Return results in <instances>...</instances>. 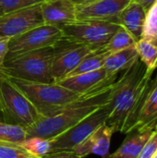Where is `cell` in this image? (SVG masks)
<instances>
[{
  "mask_svg": "<svg viewBox=\"0 0 157 158\" xmlns=\"http://www.w3.org/2000/svg\"><path fill=\"white\" fill-rule=\"evenodd\" d=\"M153 74L139 57L131 67L120 72L114 82L107 104L106 123L113 126L116 132L128 134L133 131Z\"/></svg>",
  "mask_w": 157,
  "mask_h": 158,
  "instance_id": "cell-1",
  "label": "cell"
},
{
  "mask_svg": "<svg viewBox=\"0 0 157 158\" xmlns=\"http://www.w3.org/2000/svg\"><path fill=\"white\" fill-rule=\"evenodd\" d=\"M114 82L82 94L53 116L40 118L32 125L26 128L27 138L52 139L75 126L94 111L108 104Z\"/></svg>",
  "mask_w": 157,
  "mask_h": 158,
  "instance_id": "cell-2",
  "label": "cell"
},
{
  "mask_svg": "<svg viewBox=\"0 0 157 158\" xmlns=\"http://www.w3.org/2000/svg\"><path fill=\"white\" fill-rule=\"evenodd\" d=\"M7 77L33 106L41 118L50 117L58 113L68 104L82 95L56 82H35Z\"/></svg>",
  "mask_w": 157,
  "mask_h": 158,
  "instance_id": "cell-3",
  "label": "cell"
},
{
  "mask_svg": "<svg viewBox=\"0 0 157 158\" xmlns=\"http://www.w3.org/2000/svg\"><path fill=\"white\" fill-rule=\"evenodd\" d=\"M53 57L54 47H44L6 59L0 68V71L12 78L35 82L54 83L55 81L51 75Z\"/></svg>",
  "mask_w": 157,
  "mask_h": 158,
  "instance_id": "cell-4",
  "label": "cell"
},
{
  "mask_svg": "<svg viewBox=\"0 0 157 158\" xmlns=\"http://www.w3.org/2000/svg\"><path fill=\"white\" fill-rule=\"evenodd\" d=\"M0 112L4 122L24 128L30 127L41 118L23 94L1 71Z\"/></svg>",
  "mask_w": 157,
  "mask_h": 158,
  "instance_id": "cell-5",
  "label": "cell"
},
{
  "mask_svg": "<svg viewBox=\"0 0 157 158\" xmlns=\"http://www.w3.org/2000/svg\"><path fill=\"white\" fill-rule=\"evenodd\" d=\"M119 26L111 21L76 20L64 25L61 30L64 38L97 50L105 46Z\"/></svg>",
  "mask_w": 157,
  "mask_h": 158,
  "instance_id": "cell-6",
  "label": "cell"
},
{
  "mask_svg": "<svg viewBox=\"0 0 157 158\" xmlns=\"http://www.w3.org/2000/svg\"><path fill=\"white\" fill-rule=\"evenodd\" d=\"M108 114L109 108L108 106L105 105L68 131L52 138L49 155L71 153L73 149L85 140L93 131L102 124L106 123Z\"/></svg>",
  "mask_w": 157,
  "mask_h": 158,
  "instance_id": "cell-7",
  "label": "cell"
},
{
  "mask_svg": "<svg viewBox=\"0 0 157 158\" xmlns=\"http://www.w3.org/2000/svg\"><path fill=\"white\" fill-rule=\"evenodd\" d=\"M62 38V30L57 27L47 24L37 26L9 39L8 52L6 60L28 52L53 46Z\"/></svg>",
  "mask_w": 157,
  "mask_h": 158,
  "instance_id": "cell-8",
  "label": "cell"
},
{
  "mask_svg": "<svg viewBox=\"0 0 157 158\" xmlns=\"http://www.w3.org/2000/svg\"><path fill=\"white\" fill-rule=\"evenodd\" d=\"M54 57L51 65V75L55 82L67 77L86 56L93 51L87 45L62 38L54 45Z\"/></svg>",
  "mask_w": 157,
  "mask_h": 158,
  "instance_id": "cell-9",
  "label": "cell"
},
{
  "mask_svg": "<svg viewBox=\"0 0 157 158\" xmlns=\"http://www.w3.org/2000/svg\"><path fill=\"white\" fill-rule=\"evenodd\" d=\"M41 5L3 14L0 17V37L12 38L44 24Z\"/></svg>",
  "mask_w": 157,
  "mask_h": 158,
  "instance_id": "cell-10",
  "label": "cell"
},
{
  "mask_svg": "<svg viewBox=\"0 0 157 158\" xmlns=\"http://www.w3.org/2000/svg\"><path fill=\"white\" fill-rule=\"evenodd\" d=\"M131 0H96L76 7L77 20H103L118 24V14Z\"/></svg>",
  "mask_w": 157,
  "mask_h": 158,
  "instance_id": "cell-11",
  "label": "cell"
},
{
  "mask_svg": "<svg viewBox=\"0 0 157 158\" xmlns=\"http://www.w3.org/2000/svg\"><path fill=\"white\" fill-rule=\"evenodd\" d=\"M115 132L116 130L113 126L104 123L77 145L71 154L78 158H84L90 155L106 158L109 156L111 138Z\"/></svg>",
  "mask_w": 157,
  "mask_h": 158,
  "instance_id": "cell-12",
  "label": "cell"
},
{
  "mask_svg": "<svg viewBox=\"0 0 157 158\" xmlns=\"http://www.w3.org/2000/svg\"><path fill=\"white\" fill-rule=\"evenodd\" d=\"M119 74L120 73L109 75L106 70L102 68L94 71L66 77L56 83L79 94H84L101 86L114 82L118 78Z\"/></svg>",
  "mask_w": 157,
  "mask_h": 158,
  "instance_id": "cell-13",
  "label": "cell"
},
{
  "mask_svg": "<svg viewBox=\"0 0 157 158\" xmlns=\"http://www.w3.org/2000/svg\"><path fill=\"white\" fill-rule=\"evenodd\" d=\"M76 7L71 0H46L41 5L43 22L61 29L77 20Z\"/></svg>",
  "mask_w": 157,
  "mask_h": 158,
  "instance_id": "cell-14",
  "label": "cell"
},
{
  "mask_svg": "<svg viewBox=\"0 0 157 158\" xmlns=\"http://www.w3.org/2000/svg\"><path fill=\"white\" fill-rule=\"evenodd\" d=\"M157 127V73L149 81L145 98L133 131H155Z\"/></svg>",
  "mask_w": 157,
  "mask_h": 158,
  "instance_id": "cell-15",
  "label": "cell"
},
{
  "mask_svg": "<svg viewBox=\"0 0 157 158\" xmlns=\"http://www.w3.org/2000/svg\"><path fill=\"white\" fill-rule=\"evenodd\" d=\"M147 11L131 0L118 14V24L127 30L138 42L142 39Z\"/></svg>",
  "mask_w": 157,
  "mask_h": 158,
  "instance_id": "cell-16",
  "label": "cell"
},
{
  "mask_svg": "<svg viewBox=\"0 0 157 158\" xmlns=\"http://www.w3.org/2000/svg\"><path fill=\"white\" fill-rule=\"evenodd\" d=\"M138 59L139 54L135 45L118 52L109 54L105 61L103 68L109 75H115L131 67Z\"/></svg>",
  "mask_w": 157,
  "mask_h": 158,
  "instance_id": "cell-17",
  "label": "cell"
},
{
  "mask_svg": "<svg viewBox=\"0 0 157 158\" xmlns=\"http://www.w3.org/2000/svg\"><path fill=\"white\" fill-rule=\"evenodd\" d=\"M135 133L127 137L120 147L109 158H137L143 147L152 136L154 131H133Z\"/></svg>",
  "mask_w": 157,
  "mask_h": 158,
  "instance_id": "cell-18",
  "label": "cell"
},
{
  "mask_svg": "<svg viewBox=\"0 0 157 158\" xmlns=\"http://www.w3.org/2000/svg\"><path fill=\"white\" fill-rule=\"evenodd\" d=\"M109 53L105 49V47L92 51L86 56L83 57V59L80 62V64L67 77L87 73L102 69L104 67L105 61Z\"/></svg>",
  "mask_w": 157,
  "mask_h": 158,
  "instance_id": "cell-19",
  "label": "cell"
},
{
  "mask_svg": "<svg viewBox=\"0 0 157 158\" xmlns=\"http://www.w3.org/2000/svg\"><path fill=\"white\" fill-rule=\"evenodd\" d=\"M136 43V39L127 30L119 26V28L117 30V31L113 34L108 43L105 44V49L109 54H111L127 49L131 46H135Z\"/></svg>",
  "mask_w": 157,
  "mask_h": 158,
  "instance_id": "cell-20",
  "label": "cell"
},
{
  "mask_svg": "<svg viewBox=\"0 0 157 158\" xmlns=\"http://www.w3.org/2000/svg\"><path fill=\"white\" fill-rule=\"evenodd\" d=\"M136 49L139 54L141 61L144 64L146 69L154 72L157 70V46L143 40L140 39L136 43Z\"/></svg>",
  "mask_w": 157,
  "mask_h": 158,
  "instance_id": "cell-21",
  "label": "cell"
},
{
  "mask_svg": "<svg viewBox=\"0 0 157 158\" xmlns=\"http://www.w3.org/2000/svg\"><path fill=\"white\" fill-rule=\"evenodd\" d=\"M17 143L31 155L38 157L46 156L51 149V139L42 137H30Z\"/></svg>",
  "mask_w": 157,
  "mask_h": 158,
  "instance_id": "cell-22",
  "label": "cell"
},
{
  "mask_svg": "<svg viewBox=\"0 0 157 158\" xmlns=\"http://www.w3.org/2000/svg\"><path fill=\"white\" fill-rule=\"evenodd\" d=\"M142 39L157 46V1L146 13Z\"/></svg>",
  "mask_w": 157,
  "mask_h": 158,
  "instance_id": "cell-23",
  "label": "cell"
},
{
  "mask_svg": "<svg viewBox=\"0 0 157 158\" xmlns=\"http://www.w3.org/2000/svg\"><path fill=\"white\" fill-rule=\"evenodd\" d=\"M26 138V128L6 122H0V142L19 143Z\"/></svg>",
  "mask_w": 157,
  "mask_h": 158,
  "instance_id": "cell-24",
  "label": "cell"
},
{
  "mask_svg": "<svg viewBox=\"0 0 157 158\" xmlns=\"http://www.w3.org/2000/svg\"><path fill=\"white\" fill-rule=\"evenodd\" d=\"M0 158H44V156H34L17 143L0 142Z\"/></svg>",
  "mask_w": 157,
  "mask_h": 158,
  "instance_id": "cell-25",
  "label": "cell"
},
{
  "mask_svg": "<svg viewBox=\"0 0 157 158\" xmlns=\"http://www.w3.org/2000/svg\"><path fill=\"white\" fill-rule=\"evenodd\" d=\"M45 0H0V8L5 13H9L25 7L43 3Z\"/></svg>",
  "mask_w": 157,
  "mask_h": 158,
  "instance_id": "cell-26",
  "label": "cell"
},
{
  "mask_svg": "<svg viewBox=\"0 0 157 158\" xmlns=\"http://www.w3.org/2000/svg\"><path fill=\"white\" fill-rule=\"evenodd\" d=\"M157 151V131H154L152 136L143 147L137 158H152Z\"/></svg>",
  "mask_w": 157,
  "mask_h": 158,
  "instance_id": "cell-27",
  "label": "cell"
},
{
  "mask_svg": "<svg viewBox=\"0 0 157 158\" xmlns=\"http://www.w3.org/2000/svg\"><path fill=\"white\" fill-rule=\"evenodd\" d=\"M10 38L0 37V68L6 61V55L8 52V43Z\"/></svg>",
  "mask_w": 157,
  "mask_h": 158,
  "instance_id": "cell-28",
  "label": "cell"
},
{
  "mask_svg": "<svg viewBox=\"0 0 157 158\" xmlns=\"http://www.w3.org/2000/svg\"><path fill=\"white\" fill-rule=\"evenodd\" d=\"M133 1L141 5L146 11H148L157 0H133Z\"/></svg>",
  "mask_w": 157,
  "mask_h": 158,
  "instance_id": "cell-29",
  "label": "cell"
},
{
  "mask_svg": "<svg viewBox=\"0 0 157 158\" xmlns=\"http://www.w3.org/2000/svg\"><path fill=\"white\" fill-rule=\"evenodd\" d=\"M44 158H78L71 153H59V154H54V155H48Z\"/></svg>",
  "mask_w": 157,
  "mask_h": 158,
  "instance_id": "cell-30",
  "label": "cell"
},
{
  "mask_svg": "<svg viewBox=\"0 0 157 158\" xmlns=\"http://www.w3.org/2000/svg\"><path fill=\"white\" fill-rule=\"evenodd\" d=\"M75 5H82V4H85V3H87L89 0H71Z\"/></svg>",
  "mask_w": 157,
  "mask_h": 158,
  "instance_id": "cell-31",
  "label": "cell"
},
{
  "mask_svg": "<svg viewBox=\"0 0 157 158\" xmlns=\"http://www.w3.org/2000/svg\"><path fill=\"white\" fill-rule=\"evenodd\" d=\"M0 122H4V121H3V118H2V114H1V112H0Z\"/></svg>",
  "mask_w": 157,
  "mask_h": 158,
  "instance_id": "cell-32",
  "label": "cell"
},
{
  "mask_svg": "<svg viewBox=\"0 0 157 158\" xmlns=\"http://www.w3.org/2000/svg\"><path fill=\"white\" fill-rule=\"evenodd\" d=\"M3 14H4V12H3V10H2V9L0 8V17H1V16H2Z\"/></svg>",
  "mask_w": 157,
  "mask_h": 158,
  "instance_id": "cell-33",
  "label": "cell"
},
{
  "mask_svg": "<svg viewBox=\"0 0 157 158\" xmlns=\"http://www.w3.org/2000/svg\"><path fill=\"white\" fill-rule=\"evenodd\" d=\"M152 158H157V151H156V152H155V154L154 155V156H153V157H152Z\"/></svg>",
  "mask_w": 157,
  "mask_h": 158,
  "instance_id": "cell-34",
  "label": "cell"
},
{
  "mask_svg": "<svg viewBox=\"0 0 157 158\" xmlns=\"http://www.w3.org/2000/svg\"><path fill=\"white\" fill-rule=\"evenodd\" d=\"M155 131H157V127H156V128H155Z\"/></svg>",
  "mask_w": 157,
  "mask_h": 158,
  "instance_id": "cell-35",
  "label": "cell"
},
{
  "mask_svg": "<svg viewBox=\"0 0 157 158\" xmlns=\"http://www.w3.org/2000/svg\"><path fill=\"white\" fill-rule=\"evenodd\" d=\"M45 1H46V0H45Z\"/></svg>",
  "mask_w": 157,
  "mask_h": 158,
  "instance_id": "cell-36",
  "label": "cell"
}]
</instances>
